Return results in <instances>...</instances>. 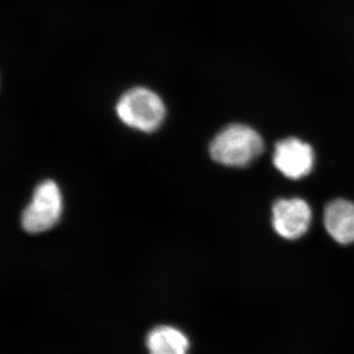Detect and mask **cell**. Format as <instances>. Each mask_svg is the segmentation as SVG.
Wrapping results in <instances>:
<instances>
[{"instance_id":"obj_1","label":"cell","mask_w":354,"mask_h":354,"mask_svg":"<svg viewBox=\"0 0 354 354\" xmlns=\"http://www.w3.org/2000/svg\"><path fill=\"white\" fill-rule=\"evenodd\" d=\"M264 148L259 133L248 125L234 123L216 135L209 151L211 158L218 164L245 167L264 152Z\"/></svg>"},{"instance_id":"obj_2","label":"cell","mask_w":354,"mask_h":354,"mask_svg":"<svg viewBox=\"0 0 354 354\" xmlns=\"http://www.w3.org/2000/svg\"><path fill=\"white\" fill-rule=\"evenodd\" d=\"M116 113L127 127L149 133L162 125L167 109L160 95L152 90L135 87L121 95L116 104Z\"/></svg>"},{"instance_id":"obj_3","label":"cell","mask_w":354,"mask_h":354,"mask_svg":"<svg viewBox=\"0 0 354 354\" xmlns=\"http://www.w3.org/2000/svg\"><path fill=\"white\" fill-rule=\"evenodd\" d=\"M64 203L57 184L46 180L39 184L32 201L22 214V227L29 234H39L55 227L62 216Z\"/></svg>"},{"instance_id":"obj_4","label":"cell","mask_w":354,"mask_h":354,"mask_svg":"<svg viewBox=\"0 0 354 354\" xmlns=\"http://www.w3.org/2000/svg\"><path fill=\"white\" fill-rule=\"evenodd\" d=\"M272 215L274 232L288 241L304 236L312 220L309 205L300 198L279 199L272 206Z\"/></svg>"},{"instance_id":"obj_5","label":"cell","mask_w":354,"mask_h":354,"mask_svg":"<svg viewBox=\"0 0 354 354\" xmlns=\"http://www.w3.org/2000/svg\"><path fill=\"white\" fill-rule=\"evenodd\" d=\"M272 162L288 178H304L313 169V149L309 144L293 137L281 140L274 147Z\"/></svg>"},{"instance_id":"obj_6","label":"cell","mask_w":354,"mask_h":354,"mask_svg":"<svg viewBox=\"0 0 354 354\" xmlns=\"http://www.w3.org/2000/svg\"><path fill=\"white\" fill-rule=\"evenodd\" d=\"M324 225L337 243H354V203L346 199L333 200L324 211Z\"/></svg>"},{"instance_id":"obj_7","label":"cell","mask_w":354,"mask_h":354,"mask_svg":"<svg viewBox=\"0 0 354 354\" xmlns=\"http://www.w3.org/2000/svg\"><path fill=\"white\" fill-rule=\"evenodd\" d=\"M149 354H188L189 339L183 330L171 326H158L146 337Z\"/></svg>"}]
</instances>
